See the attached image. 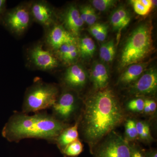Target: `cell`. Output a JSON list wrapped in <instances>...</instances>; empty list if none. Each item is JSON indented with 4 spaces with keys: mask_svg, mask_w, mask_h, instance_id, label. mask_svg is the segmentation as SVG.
<instances>
[{
    "mask_svg": "<svg viewBox=\"0 0 157 157\" xmlns=\"http://www.w3.org/2000/svg\"><path fill=\"white\" fill-rule=\"evenodd\" d=\"M29 59L33 65L39 70L52 71L57 67L59 60L56 56L50 50L45 49L41 45H37L29 51Z\"/></svg>",
    "mask_w": 157,
    "mask_h": 157,
    "instance_id": "cell-8",
    "label": "cell"
},
{
    "mask_svg": "<svg viewBox=\"0 0 157 157\" xmlns=\"http://www.w3.org/2000/svg\"><path fill=\"white\" fill-rule=\"evenodd\" d=\"M97 19L98 15L96 13L95 10L91 6L85 23L90 26L95 23Z\"/></svg>",
    "mask_w": 157,
    "mask_h": 157,
    "instance_id": "cell-29",
    "label": "cell"
},
{
    "mask_svg": "<svg viewBox=\"0 0 157 157\" xmlns=\"http://www.w3.org/2000/svg\"><path fill=\"white\" fill-rule=\"evenodd\" d=\"M138 138L141 141L150 143L153 140L151 133L150 128L148 123L144 121H136Z\"/></svg>",
    "mask_w": 157,
    "mask_h": 157,
    "instance_id": "cell-21",
    "label": "cell"
},
{
    "mask_svg": "<svg viewBox=\"0 0 157 157\" xmlns=\"http://www.w3.org/2000/svg\"><path fill=\"white\" fill-rule=\"evenodd\" d=\"M31 16L39 24L46 28L54 25L56 14L53 7L46 1H36L30 4Z\"/></svg>",
    "mask_w": 157,
    "mask_h": 157,
    "instance_id": "cell-10",
    "label": "cell"
},
{
    "mask_svg": "<svg viewBox=\"0 0 157 157\" xmlns=\"http://www.w3.org/2000/svg\"><path fill=\"white\" fill-rule=\"evenodd\" d=\"M83 147L79 139L68 144L62 152L64 157H76L83 151Z\"/></svg>",
    "mask_w": 157,
    "mask_h": 157,
    "instance_id": "cell-23",
    "label": "cell"
},
{
    "mask_svg": "<svg viewBox=\"0 0 157 157\" xmlns=\"http://www.w3.org/2000/svg\"><path fill=\"white\" fill-rule=\"evenodd\" d=\"M130 2L133 6L134 11L139 15H146L151 10V9L144 6L141 0H132Z\"/></svg>",
    "mask_w": 157,
    "mask_h": 157,
    "instance_id": "cell-27",
    "label": "cell"
},
{
    "mask_svg": "<svg viewBox=\"0 0 157 157\" xmlns=\"http://www.w3.org/2000/svg\"><path fill=\"white\" fill-rule=\"evenodd\" d=\"M90 79L95 90L104 89L109 84V71L105 65L101 63H96L90 71Z\"/></svg>",
    "mask_w": 157,
    "mask_h": 157,
    "instance_id": "cell-14",
    "label": "cell"
},
{
    "mask_svg": "<svg viewBox=\"0 0 157 157\" xmlns=\"http://www.w3.org/2000/svg\"><path fill=\"white\" fill-rule=\"evenodd\" d=\"M138 138L136 121L132 119L126 121L125 124L124 139L128 142L133 141Z\"/></svg>",
    "mask_w": 157,
    "mask_h": 157,
    "instance_id": "cell-24",
    "label": "cell"
},
{
    "mask_svg": "<svg viewBox=\"0 0 157 157\" xmlns=\"http://www.w3.org/2000/svg\"><path fill=\"white\" fill-rule=\"evenodd\" d=\"M6 0H0V22L3 20L6 14Z\"/></svg>",
    "mask_w": 157,
    "mask_h": 157,
    "instance_id": "cell-32",
    "label": "cell"
},
{
    "mask_svg": "<svg viewBox=\"0 0 157 157\" xmlns=\"http://www.w3.org/2000/svg\"><path fill=\"white\" fill-rule=\"evenodd\" d=\"M149 62H141L128 66L121 74L118 79V83L124 86L133 84L146 70Z\"/></svg>",
    "mask_w": 157,
    "mask_h": 157,
    "instance_id": "cell-15",
    "label": "cell"
},
{
    "mask_svg": "<svg viewBox=\"0 0 157 157\" xmlns=\"http://www.w3.org/2000/svg\"><path fill=\"white\" fill-rule=\"evenodd\" d=\"M116 49L113 40L105 42L101 45L100 49V56L103 61L110 63L115 56Z\"/></svg>",
    "mask_w": 157,
    "mask_h": 157,
    "instance_id": "cell-20",
    "label": "cell"
},
{
    "mask_svg": "<svg viewBox=\"0 0 157 157\" xmlns=\"http://www.w3.org/2000/svg\"><path fill=\"white\" fill-rule=\"evenodd\" d=\"M152 34L151 22L142 23L133 31L122 50L120 61L121 67L141 63L148 56L153 49Z\"/></svg>",
    "mask_w": 157,
    "mask_h": 157,
    "instance_id": "cell-3",
    "label": "cell"
},
{
    "mask_svg": "<svg viewBox=\"0 0 157 157\" xmlns=\"http://www.w3.org/2000/svg\"><path fill=\"white\" fill-rule=\"evenodd\" d=\"M92 4L94 8L98 11H107L115 6L117 1L114 0H93Z\"/></svg>",
    "mask_w": 157,
    "mask_h": 157,
    "instance_id": "cell-25",
    "label": "cell"
},
{
    "mask_svg": "<svg viewBox=\"0 0 157 157\" xmlns=\"http://www.w3.org/2000/svg\"><path fill=\"white\" fill-rule=\"evenodd\" d=\"M59 95V90L56 85L36 81L26 91L21 112L28 114L51 108Z\"/></svg>",
    "mask_w": 157,
    "mask_h": 157,
    "instance_id": "cell-4",
    "label": "cell"
},
{
    "mask_svg": "<svg viewBox=\"0 0 157 157\" xmlns=\"http://www.w3.org/2000/svg\"><path fill=\"white\" fill-rule=\"evenodd\" d=\"M144 104V99L140 98H134L127 103V108L131 112L141 113L143 111Z\"/></svg>",
    "mask_w": 157,
    "mask_h": 157,
    "instance_id": "cell-26",
    "label": "cell"
},
{
    "mask_svg": "<svg viewBox=\"0 0 157 157\" xmlns=\"http://www.w3.org/2000/svg\"><path fill=\"white\" fill-rule=\"evenodd\" d=\"M94 157H131V145L124 138L114 132L94 150Z\"/></svg>",
    "mask_w": 157,
    "mask_h": 157,
    "instance_id": "cell-5",
    "label": "cell"
},
{
    "mask_svg": "<svg viewBox=\"0 0 157 157\" xmlns=\"http://www.w3.org/2000/svg\"><path fill=\"white\" fill-rule=\"evenodd\" d=\"M157 89L156 69L151 68L146 70L139 78L132 84L130 93L137 96H150L154 95Z\"/></svg>",
    "mask_w": 157,
    "mask_h": 157,
    "instance_id": "cell-9",
    "label": "cell"
},
{
    "mask_svg": "<svg viewBox=\"0 0 157 157\" xmlns=\"http://www.w3.org/2000/svg\"><path fill=\"white\" fill-rule=\"evenodd\" d=\"M56 52L58 59L70 66L75 63L79 56L78 42L65 44Z\"/></svg>",
    "mask_w": 157,
    "mask_h": 157,
    "instance_id": "cell-18",
    "label": "cell"
},
{
    "mask_svg": "<svg viewBox=\"0 0 157 157\" xmlns=\"http://www.w3.org/2000/svg\"><path fill=\"white\" fill-rule=\"evenodd\" d=\"M126 117L119 99L109 88L96 90L85 99L79 126L92 154L103 138L119 126Z\"/></svg>",
    "mask_w": 157,
    "mask_h": 157,
    "instance_id": "cell-1",
    "label": "cell"
},
{
    "mask_svg": "<svg viewBox=\"0 0 157 157\" xmlns=\"http://www.w3.org/2000/svg\"><path fill=\"white\" fill-rule=\"evenodd\" d=\"M89 31L97 40L103 42L107 37L108 26L104 24L95 23L90 26Z\"/></svg>",
    "mask_w": 157,
    "mask_h": 157,
    "instance_id": "cell-22",
    "label": "cell"
},
{
    "mask_svg": "<svg viewBox=\"0 0 157 157\" xmlns=\"http://www.w3.org/2000/svg\"><path fill=\"white\" fill-rule=\"evenodd\" d=\"M146 157H157L156 150L151 149L146 151Z\"/></svg>",
    "mask_w": 157,
    "mask_h": 157,
    "instance_id": "cell-33",
    "label": "cell"
},
{
    "mask_svg": "<svg viewBox=\"0 0 157 157\" xmlns=\"http://www.w3.org/2000/svg\"><path fill=\"white\" fill-rule=\"evenodd\" d=\"M80 122V115L75 124L73 126L68 127L62 131L57 137L55 143L61 152L68 144L78 139V127Z\"/></svg>",
    "mask_w": 157,
    "mask_h": 157,
    "instance_id": "cell-16",
    "label": "cell"
},
{
    "mask_svg": "<svg viewBox=\"0 0 157 157\" xmlns=\"http://www.w3.org/2000/svg\"><path fill=\"white\" fill-rule=\"evenodd\" d=\"M131 157H146V151L137 144H130Z\"/></svg>",
    "mask_w": 157,
    "mask_h": 157,
    "instance_id": "cell-28",
    "label": "cell"
},
{
    "mask_svg": "<svg viewBox=\"0 0 157 157\" xmlns=\"http://www.w3.org/2000/svg\"><path fill=\"white\" fill-rule=\"evenodd\" d=\"M32 18L30 5L21 4L6 13L3 21L11 33L20 36L28 29Z\"/></svg>",
    "mask_w": 157,
    "mask_h": 157,
    "instance_id": "cell-7",
    "label": "cell"
},
{
    "mask_svg": "<svg viewBox=\"0 0 157 157\" xmlns=\"http://www.w3.org/2000/svg\"><path fill=\"white\" fill-rule=\"evenodd\" d=\"M62 17L63 26L73 36L78 37L84 23L77 7L75 5H70L64 11Z\"/></svg>",
    "mask_w": 157,
    "mask_h": 157,
    "instance_id": "cell-13",
    "label": "cell"
},
{
    "mask_svg": "<svg viewBox=\"0 0 157 157\" xmlns=\"http://www.w3.org/2000/svg\"><path fill=\"white\" fill-rule=\"evenodd\" d=\"M87 75L85 70L79 64L70 66L66 71L63 81L64 84L73 90H81L86 84Z\"/></svg>",
    "mask_w": 157,
    "mask_h": 157,
    "instance_id": "cell-12",
    "label": "cell"
},
{
    "mask_svg": "<svg viewBox=\"0 0 157 157\" xmlns=\"http://www.w3.org/2000/svg\"><path fill=\"white\" fill-rule=\"evenodd\" d=\"M35 113L29 115L21 111H14L3 127V137L11 142L36 138L55 143L62 131L70 126L45 111Z\"/></svg>",
    "mask_w": 157,
    "mask_h": 157,
    "instance_id": "cell-2",
    "label": "cell"
},
{
    "mask_svg": "<svg viewBox=\"0 0 157 157\" xmlns=\"http://www.w3.org/2000/svg\"><path fill=\"white\" fill-rule=\"evenodd\" d=\"M46 42L50 49L56 51L65 44L77 43V39L63 25L55 24L47 34Z\"/></svg>",
    "mask_w": 157,
    "mask_h": 157,
    "instance_id": "cell-11",
    "label": "cell"
},
{
    "mask_svg": "<svg viewBox=\"0 0 157 157\" xmlns=\"http://www.w3.org/2000/svg\"><path fill=\"white\" fill-rule=\"evenodd\" d=\"M79 108L77 96L72 91L66 90L59 94L52 107V115L56 120L68 124L76 116Z\"/></svg>",
    "mask_w": 157,
    "mask_h": 157,
    "instance_id": "cell-6",
    "label": "cell"
},
{
    "mask_svg": "<svg viewBox=\"0 0 157 157\" xmlns=\"http://www.w3.org/2000/svg\"><path fill=\"white\" fill-rule=\"evenodd\" d=\"M90 7V6L86 5V6H82L79 8V9H78L80 17H81L82 20L84 23L86 21V18H87L88 14L89 12Z\"/></svg>",
    "mask_w": 157,
    "mask_h": 157,
    "instance_id": "cell-30",
    "label": "cell"
},
{
    "mask_svg": "<svg viewBox=\"0 0 157 157\" xmlns=\"http://www.w3.org/2000/svg\"><path fill=\"white\" fill-rule=\"evenodd\" d=\"M131 21V15L128 10L122 6L115 9L110 16V22L113 29L120 34L128 26Z\"/></svg>",
    "mask_w": 157,
    "mask_h": 157,
    "instance_id": "cell-17",
    "label": "cell"
},
{
    "mask_svg": "<svg viewBox=\"0 0 157 157\" xmlns=\"http://www.w3.org/2000/svg\"><path fill=\"white\" fill-rule=\"evenodd\" d=\"M144 102L148 106L151 113H153L156 111L157 109V104L155 101L152 99H144Z\"/></svg>",
    "mask_w": 157,
    "mask_h": 157,
    "instance_id": "cell-31",
    "label": "cell"
},
{
    "mask_svg": "<svg viewBox=\"0 0 157 157\" xmlns=\"http://www.w3.org/2000/svg\"><path fill=\"white\" fill-rule=\"evenodd\" d=\"M78 47L79 56L83 59L92 57L96 48L93 39L88 36L83 37L79 40Z\"/></svg>",
    "mask_w": 157,
    "mask_h": 157,
    "instance_id": "cell-19",
    "label": "cell"
}]
</instances>
